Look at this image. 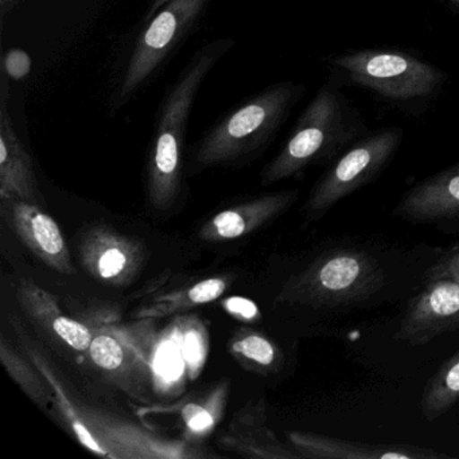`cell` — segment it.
Returning a JSON list of instances; mask_svg holds the SVG:
<instances>
[{
	"instance_id": "obj_17",
	"label": "cell",
	"mask_w": 459,
	"mask_h": 459,
	"mask_svg": "<svg viewBox=\"0 0 459 459\" xmlns=\"http://www.w3.org/2000/svg\"><path fill=\"white\" fill-rule=\"evenodd\" d=\"M297 197V192L273 193L225 209L204 224L200 238L209 243L243 238L283 213Z\"/></svg>"
},
{
	"instance_id": "obj_18",
	"label": "cell",
	"mask_w": 459,
	"mask_h": 459,
	"mask_svg": "<svg viewBox=\"0 0 459 459\" xmlns=\"http://www.w3.org/2000/svg\"><path fill=\"white\" fill-rule=\"evenodd\" d=\"M18 302L41 329L76 351H88L93 332L82 322L65 316L57 298L28 278H21L17 287Z\"/></svg>"
},
{
	"instance_id": "obj_20",
	"label": "cell",
	"mask_w": 459,
	"mask_h": 459,
	"mask_svg": "<svg viewBox=\"0 0 459 459\" xmlns=\"http://www.w3.org/2000/svg\"><path fill=\"white\" fill-rule=\"evenodd\" d=\"M459 402V351L429 378L421 396V415L434 421Z\"/></svg>"
},
{
	"instance_id": "obj_5",
	"label": "cell",
	"mask_w": 459,
	"mask_h": 459,
	"mask_svg": "<svg viewBox=\"0 0 459 459\" xmlns=\"http://www.w3.org/2000/svg\"><path fill=\"white\" fill-rule=\"evenodd\" d=\"M212 0H168L149 15L136 37L128 63L112 95L111 108L120 111L155 76L177 48L195 30Z\"/></svg>"
},
{
	"instance_id": "obj_6",
	"label": "cell",
	"mask_w": 459,
	"mask_h": 459,
	"mask_svg": "<svg viewBox=\"0 0 459 459\" xmlns=\"http://www.w3.org/2000/svg\"><path fill=\"white\" fill-rule=\"evenodd\" d=\"M330 65L353 84L397 104L432 98L446 82L431 64L396 50H357L335 56Z\"/></svg>"
},
{
	"instance_id": "obj_28",
	"label": "cell",
	"mask_w": 459,
	"mask_h": 459,
	"mask_svg": "<svg viewBox=\"0 0 459 459\" xmlns=\"http://www.w3.org/2000/svg\"><path fill=\"white\" fill-rule=\"evenodd\" d=\"M166 2H168V0H152V9H150L149 14L147 15L154 14V13L157 12L160 7H162Z\"/></svg>"
},
{
	"instance_id": "obj_22",
	"label": "cell",
	"mask_w": 459,
	"mask_h": 459,
	"mask_svg": "<svg viewBox=\"0 0 459 459\" xmlns=\"http://www.w3.org/2000/svg\"><path fill=\"white\" fill-rule=\"evenodd\" d=\"M228 388V383L220 384L208 396L197 402L186 403L182 407V420L186 426L187 437L200 439L214 429L224 413Z\"/></svg>"
},
{
	"instance_id": "obj_21",
	"label": "cell",
	"mask_w": 459,
	"mask_h": 459,
	"mask_svg": "<svg viewBox=\"0 0 459 459\" xmlns=\"http://www.w3.org/2000/svg\"><path fill=\"white\" fill-rule=\"evenodd\" d=\"M0 361L10 377L30 399L42 407L55 404V394L47 378L30 359H26L22 354L15 351L14 346L6 340V337L0 338Z\"/></svg>"
},
{
	"instance_id": "obj_8",
	"label": "cell",
	"mask_w": 459,
	"mask_h": 459,
	"mask_svg": "<svg viewBox=\"0 0 459 459\" xmlns=\"http://www.w3.org/2000/svg\"><path fill=\"white\" fill-rule=\"evenodd\" d=\"M402 128L388 127L357 141L316 182L305 205L310 219H321L335 204L376 178L402 144Z\"/></svg>"
},
{
	"instance_id": "obj_13",
	"label": "cell",
	"mask_w": 459,
	"mask_h": 459,
	"mask_svg": "<svg viewBox=\"0 0 459 459\" xmlns=\"http://www.w3.org/2000/svg\"><path fill=\"white\" fill-rule=\"evenodd\" d=\"M219 446L244 458L295 459L299 454L284 445L268 426L267 408L263 400L249 402L230 419L219 437Z\"/></svg>"
},
{
	"instance_id": "obj_2",
	"label": "cell",
	"mask_w": 459,
	"mask_h": 459,
	"mask_svg": "<svg viewBox=\"0 0 459 459\" xmlns=\"http://www.w3.org/2000/svg\"><path fill=\"white\" fill-rule=\"evenodd\" d=\"M26 354L44 375L55 394V404L72 434L88 450L114 459H181L200 454L186 442L166 439L127 419L74 399L44 356L30 343Z\"/></svg>"
},
{
	"instance_id": "obj_23",
	"label": "cell",
	"mask_w": 459,
	"mask_h": 459,
	"mask_svg": "<svg viewBox=\"0 0 459 459\" xmlns=\"http://www.w3.org/2000/svg\"><path fill=\"white\" fill-rule=\"evenodd\" d=\"M230 351L240 364L252 370H270L279 362L278 349L264 335L254 332L238 333L230 343Z\"/></svg>"
},
{
	"instance_id": "obj_4",
	"label": "cell",
	"mask_w": 459,
	"mask_h": 459,
	"mask_svg": "<svg viewBox=\"0 0 459 459\" xmlns=\"http://www.w3.org/2000/svg\"><path fill=\"white\" fill-rule=\"evenodd\" d=\"M362 130L361 119L345 96L333 85H325L300 115L281 152L265 166L262 184L268 186L329 162Z\"/></svg>"
},
{
	"instance_id": "obj_16",
	"label": "cell",
	"mask_w": 459,
	"mask_h": 459,
	"mask_svg": "<svg viewBox=\"0 0 459 459\" xmlns=\"http://www.w3.org/2000/svg\"><path fill=\"white\" fill-rule=\"evenodd\" d=\"M394 213L412 222L459 217V162L408 190Z\"/></svg>"
},
{
	"instance_id": "obj_27",
	"label": "cell",
	"mask_w": 459,
	"mask_h": 459,
	"mask_svg": "<svg viewBox=\"0 0 459 459\" xmlns=\"http://www.w3.org/2000/svg\"><path fill=\"white\" fill-rule=\"evenodd\" d=\"M21 0H0V21L4 22L7 14L13 12Z\"/></svg>"
},
{
	"instance_id": "obj_29",
	"label": "cell",
	"mask_w": 459,
	"mask_h": 459,
	"mask_svg": "<svg viewBox=\"0 0 459 459\" xmlns=\"http://www.w3.org/2000/svg\"><path fill=\"white\" fill-rule=\"evenodd\" d=\"M451 4L455 7L456 12L459 13V0H450Z\"/></svg>"
},
{
	"instance_id": "obj_11",
	"label": "cell",
	"mask_w": 459,
	"mask_h": 459,
	"mask_svg": "<svg viewBox=\"0 0 459 459\" xmlns=\"http://www.w3.org/2000/svg\"><path fill=\"white\" fill-rule=\"evenodd\" d=\"M7 79L4 74L0 84V198L44 206L33 160L13 125Z\"/></svg>"
},
{
	"instance_id": "obj_14",
	"label": "cell",
	"mask_w": 459,
	"mask_h": 459,
	"mask_svg": "<svg viewBox=\"0 0 459 459\" xmlns=\"http://www.w3.org/2000/svg\"><path fill=\"white\" fill-rule=\"evenodd\" d=\"M88 354L99 369L133 396H143L152 389V367L125 338L104 330L93 333Z\"/></svg>"
},
{
	"instance_id": "obj_12",
	"label": "cell",
	"mask_w": 459,
	"mask_h": 459,
	"mask_svg": "<svg viewBox=\"0 0 459 459\" xmlns=\"http://www.w3.org/2000/svg\"><path fill=\"white\" fill-rule=\"evenodd\" d=\"M9 206V220L20 240L52 270L74 275L71 251L56 220L36 204L4 201Z\"/></svg>"
},
{
	"instance_id": "obj_9",
	"label": "cell",
	"mask_w": 459,
	"mask_h": 459,
	"mask_svg": "<svg viewBox=\"0 0 459 459\" xmlns=\"http://www.w3.org/2000/svg\"><path fill=\"white\" fill-rule=\"evenodd\" d=\"M458 327L459 283L435 278L411 303L396 338L408 345H426Z\"/></svg>"
},
{
	"instance_id": "obj_3",
	"label": "cell",
	"mask_w": 459,
	"mask_h": 459,
	"mask_svg": "<svg viewBox=\"0 0 459 459\" xmlns=\"http://www.w3.org/2000/svg\"><path fill=\"white\" fill-rule=\"evenodd\" d=\"M305 92V85L283 82L247 99L198 141L190 165L203 170L248 162L267 149Z\"/></svg>"
},
{
	"instance_id": "obj_10",
	"label": "cell",
	"mask_w": 459,
	"mask_h": 459,
	"mask_svg": "<svg viewBox=\"0 0 459 459\" xmlns=\"http://www.w3.org/2000/svg\"><path fill=\"white\" fill-rule=\"evenodd\" d=\"M80 259L85 270L104 283L126 286L143 265L141 244L106 225L85 233L80 244Z\"/></svg>"
},
{
	"instance_id": "obj_7",
	"label": "cell",
	"mask_w": 459,
	"mask_h": 459,
	"mask_svg": "<svg viewBox=\"0 0 459 459\" xmlns=\"http://www.w3.org/2000/svg\"><path fill=\"white\" fill-rule=\"evenodd\" d=\"M383 283L375 257L353 249L330 252L284 287L281 298L313 306H338L369 297Z\"/></svg>"
},
{
	"instance_id": "obj_15",
	"label": "cell",
	"mask_w": 459,
	"mask_h": 459,
	"mask_svg": "<svg viewBox=\"0 0 459 459\" xmlns=\"http://www.w3.org/2000/svg\"><path fill=\"white\" fill-rule=\"evenodd\" d=\"M291 447L300 458L311 459H435L445 454L429 448L403 445H367L313 432L291 431L287 434Z\"/></svg>"
},
{
	"instance_id": "obj_24",
	"label": "cell",
	"mask_w": 459,
	"mask_h": 459,
	"mask_svg": "<svg viewBox=\"0 0 459 459\" xmlns=\"http://www.w3.org/2000/svg\"><path fill=\"white\" fill-rule=\"evenodd\" d=\"M33 61L25 50L13 48L4 56V74L10 80L21 82L30 74Z\"/></svg>"
},
{
	"instance_id": "obj_26",
	"label": "cell",
	"mask_w": 459,
	"mask_h": 459,
	"mask_svg": "<svg viewBox=\"0 0 459 459\" xmlns=\"http://www.w3.org/2000/svg\"><path fill=\"white\" fill-rule=\"evenodd\" d=\"M431 279L448 278L459 283V247L446 255L431 271Z\"/></svg>"
},
{
	"instance_id": "obj_25",
	"label": "cell",
	"mask_w": 459,
	"mask_h": 459,
	"mask_svg": "<svg viewBox=\"0 0 459 459\" xmlns=\"http://www.w3.org/2000/svg\"><path fill=\"white\" fill-rule=\"evenodd\" d=\"M222 307L238 321L254 322L260 318V311L251 299L243 297H230L222 300Z\"/></svg>"
},
{
	"instance_id": "obj_1",
	"label": "cell",
	"mask_w": 459,
	"mask_h": 459,
	"mask_svg": "<svg viewBox=\"0 0 459 459\" xmlns=\"http://www.w3.org/2000/svg\"><path fill=\"white\" fill-rule=\"evenodd\" d=\"M233 45V39H217L201 47L163 98L147 162V197L157 211L173 206L181 192L187 125L195 99Z\"/></svg>"
},
{
	"instance_id": "obj_19",
	"label": "cell",
	"mask_w": 459,
	"mask_h": 459,
	"mask_svg": "<svg viewBox=\"0 0 459 459\" xmlns=\"http://www.w3.org/2000/svg\"><path fill=\"white\" fill-rule=\"evenodd\" d=\"M228 286H230V281L227 278L205 279L189 289L158 298L149 306L142 307L136 313V316L142 319H155L176 316L182 311L192 310L197 306L219 299L227 291Z\"/></svg>"
}]
</instances>
